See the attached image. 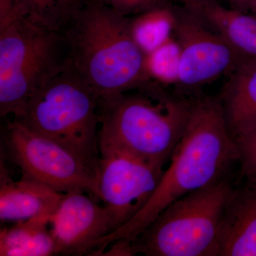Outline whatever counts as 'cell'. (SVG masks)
<instances>
[{"mask_svg":"<svg viewBox=\"0 0 256 256\" xmlns=\"http://www.w3.org/2000/svg\"><path fill=\"white\" fill-rule=\"evenodd\" d=\"M236 162H238V149L227 127L220 97L194 100L183 137L150 200L130 222L100 240L98 254L116 240L132 242L166 207L225 178Z\"/></svg>","mask_w":256,"mask_h":256,"instance_id":"obj_1","label":"cell"},{"mask_svg":"<svg viewBox=\"0 0 256 256\" xmlns=\"http://www.w3.org/2000/svg\"><path fill=\"white\" fill-rule=\"evenodd\" d=\"M68 65L100 99L136 90L152 78L131 20L102 0H88L64 32Z\"/></svg>","mask_w":256,"mask_h":256,"instance_id":"obj_2","label":"cell"},{"mask_svg":"<svg viewBox=\"0 0 256 256\" xmlns=\"http://www.w3.org/2000/svg\"><path fill=\"white\" fill-rule=\"evenodd\" d=\"M193 104L149 82L136 94L100 99V154L124 152L164 168L183 137Z\"/></svg>","mask_w":256,"mask_h":256,"instance_id":"obj_3","label":"cell"},{"mask_svg":"<svg viewBox=\"0 0 256 256\" xmlns=\"http://www.w3.org/2000/svg\"><path fill=\"white\" fill-rule=\"evenodd\" d=\"M63 34L32 22L14 0L0 1V116L22 114L33 94L68 66Z\"/></svg>","mask_w":256,"mask_h":256,"instance_id":"obj_4","label":"cell"},{"mask_svg":"<svg viewBox=\"0 0 256 256\" xmlns=\"http://www.w3.org/2000/svg\"><path fill=\"white\" fill-rule=\"evenodd\" d=\"M234 191L225 176L178 198L131 242L132 256H218L220 224Z\"/></svg>","mask_w":256,"mask_h":256,"instance_id":"obj_5","label":"cell"},{"mask_svg":"<svg viewBox=\"0 0 256 256\" xmlns=\"http://www.w3.org/2000/svg\"><path fill=\"white\" fill-rule=\"evenodd\" d=\"M15 119L99 162L100 98L68 65L33 94Z\"/></svg>","mask_w":256,"mask_h":256,"instance_id":"obj_6","label":"cell"},{"mask_svg":"<svg viewBox=\"0 0 256 256\" xmlns=\"http://www.w3.org/2000/svg\"><path fill=\"white\" fill-rule=\"evenodd\" d=\"M4 142L22 178L60 193L80 190L99 201L98 164L60 143L32 130L18 120L6 124Z\"/></svg>","mask_w":256,"mask_h":256,"instance_id":"obj_7","label":"cell"},{"mask_svg":"<svg viewBox=\"0 0 256 256\" xmlns=\"http://www.w3.org/2000/svg\"><path fill=\"white\" fill-rule=\"evenodd\" d=\"M164 171L124 152L100 154L99 201L108 210L116 230L130 222L146 206Z\"/></svg>","mask_w":256,"mask_h":256,"instance_id":"obj_8","label":"cell"},{"mask_svg":"<svg viewBox=\"0 0 256 256\" xmlns=\"http://www.w3.org/2000/svg\"><path fill=\"white\" fill-rule=\"evenodd\" d=\"M174 13L173 30L180 48L176 82L180 88H196L230 74L242 63L233 48L191 12Z\"/></svg>","mask_w":256,"mask_h":256,"instance_id":"obj_9","label":"cell"},{"mask_svg":"<svg viewBox=\"0 0 256 256\" xmlns=\"http://www.w3.org/2000/svg\"><path fill=\"white\" fill-rule=\"evenodd\" d=\"M86 192L64 194L50 220L56 255H92L116 226L108 210Z\"/></svg>","mask_w":256,"mask_h":256,"instance_id":"obj_10","label":"cell"},{"mask_svg":"<svg viewBox=\"0 0 256 256\" xmlns=\"http://www.w3.org/2000/svg\"><path fill=\"white\" fill-rule=\"evenodd\" d=\"M0 174L2 222H20L32 218L50 220L65 193L28 178L13 181L2 161Z\"/></svg>","mask_w":256,"mask_h":256,"instance_id":"obj_11","label":"cell"},{"mask_svg":"<svg viewBox=\"0 0 256 256\" xmlns=\"http://www.w3.org/2000/svg\"><path fill=\"white\" fill-rule=\"evenodd\" d=\"M218 256H256V183L234 191L218 235Z\"/></svg>","mask_w":256,"mask_h":256,"instance_id":"obj_12","label":"cell"},{"mask_svg":"<svg viewBox=\"0 0 256 256\" xmlns=\"http://www.w3.org/2000/svg\"><path fill=\"white\" fill-rule=\"evenodd\" d=\"M186 9L222 36L242 62L256 60V14L226 8L216 0L186 5Z\"/></svg>","mask_w":256,"mask_h":256,"instance_id":"obj_13","label":"cell"},{"mask_svg":"<svg viewBox=\"0 0 256 256\" xmlns=\"http://www.w3.org/2000/svg\"><path fill=\"white\" fill-rule=\"evenodd\" d=\"M220 96L224 117L232 137L256 129V60L239 64Z\"/></svg>","mask_w":256,"mask_h":256,"instance_id":"obj_14","label":"cell"},{"mask_svg":"<svg viewBox=\"0 0 256 256\" xmlns=\"http://www.w3.org/2000/svg\"><path fill=\"white\" fill-rule=\"evenodd\" d=\"M46 218H32L16 222L0 232L1 256L56 255L55 242Z\"/></svg>","mask_w":256,"mask_h":256,"instance_id":"obj_15","label":"cell"},{"mask_svg":"<svg viewBox=\"0 0 256 256\" xmlns=\"http://www.w3.org/2000/svg\"><path fill=\"white\" fill-rule=\"evenodd\" d=\"M32 23L64 34L88 0H15Z\"/></svg>","mask_w":256,"mask_h":256,"instance_id":"obj_16","label":"cell"},{"mask_svg":"<svg viewBox=\"0 0 256 256\" xmlns=\"http://www.w3.org/2000/svg\"><path fill=\"white\" fill-rule=\"evenodd\" d=\"M174 21V12L156 6L131 20L133 35L143 50L150 54L170 38Z\"/></svg>","mask_w":256,"mask_h":256,"instance_id":"obj_17","label":"cell"},{"mask_svg":"<svg viewBox=\"0 0 256 256\" xmlns=\"http://www.w3.org/2000/svg\"><path fill=\"white\" fill-rule=\"evenodd\" d=\"M180 48L171 36L148 54V69L152 78L165 84L178 82Z\"/></svg>","mask_w":256,"mask_h":256,"instance_id":"obj_18","label":"cell"},{"mask_svg":"<svg viewBox=\"0 0 256 256\" xmlns=\"http://www.w3.org/2000/svg\"><path fill=\"white\" fill-rule=\"evenodd\" d=\"M234 140L242 176L247 182L256 183V129Z\"/></svg>","mask_w":256,"mask_h":256,"instance_id":"obj_19","label":"cell"},{"mask_svg":"<svg viewBox=\"0 0 256 256\" xmlns=\"http://www.w3.org/2000/svg\"><path fill=\"white\" fill-rule=\"evenodd\" d=\"M121 14H140L159 6L162 0H102Z\"/></svg>","mask_w":256,"mask_h":256,"instance_id":"obj_20","label":"cell"},{"mask_svg":"<svg viewBox=\"0 0 256 256\" xmlns=\"http://www.w3.org/2000/svg\"><path fill=\"white\" fill-rule=\"evenodd\" d=\"M230 8L256 14V0H228Z\"/></svg>","mask_w":256,"mask_h":256,"instance_id":"obj_21","label":"cell"},{"mask_svg":"<svg viewBox=\"0 0 256 256\" xmlns=\"http://www.w3.org/2000/svg\"><path fill=\"white\" fill-rule=\"evenodd\" d=\"M162 2L166 1V0H162ZM178 1L182 2L184 3L185 6L186 5L194 4V3L200 2L202 1H206V0H178Z\"/></svg>","mask_w":256,"mask_h":256,"instance_id":"obj_22","label":"cell"}]
</instances>
